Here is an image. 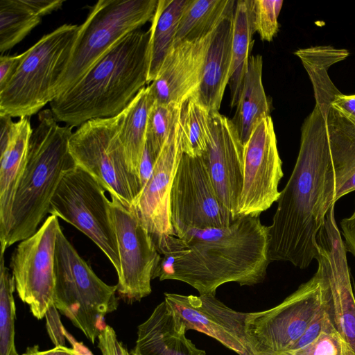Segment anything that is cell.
Returning a JSON list of instances; mask_svg holds the SVG:
<instances>
[{
	"instance_id": "cell-34",
	"label": "cell",
	"mask_w": 355,
	"mask_h": 355,
	"mask_svg": "<svg viewBox=\"0 0 355 355\" xmlns=\"http://www.w3.org/2000/svg\"><path fill=\"white\" fill-rule=\"evenodd\" d=\"M271 355H355L334 327L327 315L323 330L318 338L302 349Z\"/></svg>"
},
{
	"instance_id": "cell-20",
	"label": "cell",
	"mask_w": 355,
	"mask_h": 355,
	"mask_svg": "<svg viewBox=\"0 0 355 355\" xmlns=\"http://www.w3.org/2000/svg\"><path fill=\"white\" fill-rule=\"evenodd\" d=\"M234 13V10L227 15L212 33L201 83L196 95L193 96L210 113L219 112L230 80Z\"/></svg>"
},
{
	"instance_id": "cell-25",
	"label": "cell",
	"mask_w": 355,
	"mask_h": 355,
	"mask_svg": "<svg viewBox=\"0 0 355 355\" xmlns=\"http://www.w3.org/2000/svg\"><path fill=\"white\" fill-rule=\"evenodd\" d=\"M155 103L149 85L141 89L119 116V136L131 171L139 178V168L146 141L150 110Z\"/></svg>"
},
{
	"instance_id": "cell-38",
	"label": "cell",
	"mask_w": 355,
	"mask_h": 355,
	"mask_svg": "<svg viewBox=\"0 0 355 355\" xmlns=\"http://www.w3.org/2000/svg\"><path fill=\"white\" fill-rule=\"evenodd\" d=\"M25 53L15 55L0 57V91L10 82L21 62Z\"/></svg>"
},
{
	"instance_id": "cell-26",
	"label": "cell",
	"mask_w": 355,
	"mask_h": 355,
	"mask_svg": "<svg viewBox=\"0 0 355 355\" xmlns=\"http://www.w3.org/2000/svg\"><path fill=\"white\" fill-rule=\"evenodd\" d=\"M255 31L254 0L236 1L232 46V65L229 80L231 106L236 107L248 69L249 53Z\"/></svg>"
},
{
	"instance_id": "cell-44",
	"label": "cell",
	"mask_w": 355,
	"mask_h": 355,
	"mask_svg": "<svg viewBox=\"0 0 355 355\" xmlns=\"http://www.w3.org/2000/svg\"><path fill=\"white\" fill-rule=\"evenodd\" d=\"M21 355H73L71 348L65 346H55L51 349L40 351L38 345L30 347Z\"/></svg>"
},
{
	"instance_id": "cell-46",
	"label": "cell",
	"mask_w": 355,
	"mask_h": 355,
	"mask_svg": "<svg viewBox=\"0 0 355 355\" xmlns=\"http://www.w3.org/2000/svg\"><path fill=\"white\" fill-rule=\"evenodd\" d=\"M132 354V353H131ZM133 355V354H132Z\"/></svg>"
},
{
	"instance_id": "cell-27",
	"label": "cell",
	"mask_w": 355,
	"mask_h": 355,
	"mask_svg": "<svg viewBox=\"0 0 355 355\" xmlns=\"http://www.w3.org/2000/svg\"><path fill=\"white\" fill-rule=\"evenodd\" d=\"M294 53L301 60L312 83L315 105L327 113L334 98L340 93L331 81L328 70L332 64L348 57L349 53L331 46H317L300 49Z\"/></svg>"
},
{
	"instance_id": "cell-37",
	"label": "cell",
	"mask_w": 355,
	"mask_h": 355,
	"mask_svg": "<svg viewBox=\"0 0 355 355\" xmlns=\"http://www.w3.org/2000/svg\"><path fill=\"white\" fill-rule=\"evenodd\" d=\"M325 318L326 313L322 309L309 324L304 334L286 351L302 349L316 340L323 330Z\"/></svg>"
},
{
	"instance_id": "cell-24",
	"label": "cell",
	"mask_w": 355,
	"mask_h": 355,
	"mask_svg": "<svg viewBox=\"0 0 355 355\" xmlns=\"http://www.w3.org/2000/svg\"><path fill=\"white\" fill-rule=\"evenodd\" d=\"M263 59L250 55L242 92L231 119L244 146L259 122L270 116V103L262 83Z\"/></svg>"
},
{
	"instance_id": "cell-39",
	"label": "cell",
	"mask_w": 355,
	"mask_h": 355,
	"mask_svg": "<svg viewBox=\"0 0 355 355\" xmlns=\"http://www.w3.org/2000/svg\"><path fill=\"white\" fill-rule=\"evenodd\" d=\"M58 309L53 305L46 313L47 330L55 346H64L65 336Z\"/></svg>"
},
{
	"instance_id": "cell-13",
	"label": "cell",
	"mask_w": 355,
	"mask_h": 355,
	"mask_svg": "<svg viewBox=\"0 0 355 355\" xmlns=\"http://www.w3.org/2000/svg\"><path fill=\"white\" fill-rule=\"evenodd\" d=\"M170 207L178 237L191 230L226 227L235 220L220 200L202 156L182 155L172 184Z\"/></svg>"
},
{
	"instance_id": "cell-16",
	"label": "cell",
	"mask_w": 355,
	"mask_h": 355,
	"mask_svg": "<svg viewBox=\"0 0 355 355\" xmlns=\"http://www.w3.org/2000/svg\"><path fill=\"white\" fill-rule=\"evenodd\" d=\"M164 300L187 331L193 329L211 336L239 355H254L247 334L249 313L230 309L212 294L165 293Z\"/></svg>"
},
{
	"instance_id": "cell-15",
	"label": "cell",
	"mask_w": 355,
	"mask_h": 355,
	"mask_svg": "<svg viewBox=\"0 0 355 355\" xmlns=\"http://www.w3.org/2000/svg\"><path fill=\"white\" fill-rule=\"evenodd\" d=\"M283 175L274 124L269 116L259 122L244 145L243 181L237 217L259 216L277 202Z\"/></svg>"
},
{
	"instance_id": "cell-35",
	"label": "cell",
	"mask_w": 355,
	"mask_h": 355,
	"mask_svg": "<svg viewBox=\"0 0 355 355\" xmlns=\"http://www.w3.org/2000/svg\"><path fill=\"white\" fill-rule=\"evenodd\" d=\"M283 3L282 0H254L255 31L262 40L270 42L277 33L278 16Z\"/></svg>"
},
{
	"instance_id": "cell-14",
	"label": "cell",
	"mask_w": 355,
	"mask_h": 355,
	"mask_svg": "<svg viewBox=\"0 0 355 355\" xmlns=\"http://www.w3.org/2000/svg\"><path fill=\"white\" fill-rule=\"evenodd\" d=\"M60 228L58 217L49 216L35 233L19 243L10 257L17 294L39 320L53 305L55 250Z\"/></svg>"
},
{
	"instance_id": "cell-5",
	"label": "cell",
	"mask_w": 355,
	"mask_h": 355,
	"mask_svg": "<svg viewBox=\"0 0 355 355\" xmlns=\"http://www.w3.org/2000/svg\"><path fill=\"white\" fill-rule=\"evenodd\" d=\"M78 29L76 24H63L24 51L15 75L0 91V114L30 117L55 98Z\"/></svg>"
},
{
	"instance_id": "cell-18",
	"label": "cell",
	"mask_w": 355,
	"mask_h": 355,
	"mask_svg": "<svg viewBox=\"0 0 355 355\" xmlns=\"http://www.w3.org/2000/svg\"><path fill=\"white\" fill-rule=\"evenodd\" d=\"M183 154L178 118L157 158L148 182L133 205L153 241L165 235L175 236L171 221V192Z\"/></svg>"
},
{
	"instance_id": "cell-2",
	"label": "cell",
	"mask_w": 355,
	"mask_h": 355,
	"mask_svg": "<svg viewBox=\"0 0 355 355\" xmlns=\"http://www.w3.org/2000/svg\"><path fill=\"white\" fill-rule=\"evenodd\" d=\"M326 114L315 105L301 128L300 146L291 175L280 191L268 230V256L305 269L318 254L317 235L327 210L332 178Z\"/></svg>"
},
{
	"instance_id": "cell-33",
	"label": "cell",
	"mask_w": 355,
	"mask_h": 355,
	"mask_svg": "<svg viewBox=\"0 0 355 355\" xmlns=\"http://www.w3.org/2000/svg\"><path fill=\"white\" fill-rule=\"evenodd\" d=\"M181 105L155 101L150 110L146 144L157 157L179 118Z\"/></svg>"
},
{
	"instance_id": "cell-8",
	"label": "cell",
	"mask_w": 355,
	"mask_h": 355,
	"mask_svg": "<svg viewBox=\"0 0 355 355\" xmlns=\"http://www.w3.org/2000/svg\"><path fill=\"white\" fill-rule=\"evenodd\" d=\"M69 148L77 166L95 178L110 196L133 206L141 188L127 161L118 115L84 123L72 133Z\"/></svg>"
},
{
	"instance_id": "cell-19",
	"label": "cell",
	"mask_w": 355,
	"mask_h": 355,
	"mask_svg": "<svg viewBox=\"0 0 355 355\" xmlns=\"http://www.w3.org/2000/svg\"><path fill=\"white\" fill-rule=\"evenodd\" d=\"M211 35L171 47L157 76L149 85L155 102L182 105L196 95Z\"/></svg>"
},
{
	"instance_id": "cell-3",
	"label": "cell",
	"mask_w": 355,
	"mask_h": 355,
	"mask_svg": "<svg viewBox=\"0 0 355 355\" xmlns=\"http://www.w3.org/2000/svg\"><path fill=\"white\" fill-rule=\"evenodd\" d=\"M151 31L119 41L70 89L50 102L57 121L71 127L119 114L148 84Z\"/></svg>"
},
{
	"instance_id": "cell-9",
	"label": "cell",
	"mask_w": 355,
	"mask_h": 355,
	"mask_svg": "<svg viewBox=\"0 0 355 355\" xmlns=\"http://www.w3.org/2000/svg\"><path fill=\"white\" fill-rule=\"evenodd\" d=\"M105 189L92 175L76 166L65 172L51 200L49 213L70 223L89 237L116 271L120 260L111 201Z\"/></svg>"
},
{
	"instance_id": "cell-7",
	"label": "cell",
	"mask_w": 355,
	"mask_h": 355,
	"mask_svg": "<svg viewBox=\"0 0 355 355\" xmlns=\"http://www.w3.org/2000/svg\"><path fill=\"white\" fill-rule=\"evenodd\" d=\"M158 0H100L79 26L55 98L73 86L114 45L152 20Z\"/></svg>"
},
{
	"instance_id": "cell-31",
	"label": "cell",
	"mask_w": 355,
	"mask_h": 355,
	"mask_svg": "<svg viewBox=\"0 0 355 355\" xmlns=\"http://www.w3.org/2000/svg\"><path fill=\"white\" fill-rule=\"evenodd\" d=\"M210 112L194 97L184 101L180 108V125L184 154L200 157L207 150Z\"/></svg>"
},
{
	"instance_id": "cell-22",
	"label": "cell",
	"mask_w": 355,
	"mask_h": 355,
	"mask_svg": "<svg viewBox=\"0 0 355 355\" xmlns=\"http://www.w3.org/2000/svg\"><path fill=\"white\" fill-rule=\"evenodd\" d=\"M326 122L333 171L325 199L329 210L340 198L355 191V126L331 107Z\"/></svg>"
},
{
	"instance_id": "cell-29",
	"label": "cell",
	"mask_w": 355,
	"mask_h": 355,
	"mask_svg": "<svg viewBox=\"0 0 355 355\" xmlns=\"http://www.w3.org/2000/svg\"><path fill=\"white\" fill-rule=\"evenodd\" d=\"M189 0H158L151 20L150 60L148 83L157 76L173 46L178 26Z\"/></svg>"
},
{
	"instance_id": "cell-12",
	"label": "cell",
	"mask_w": 355,
	"mask_h": 355,
	"mask_svg": "<svg viewBox=\"0 0 355 355\" xmlns=\"http://www.w3.org/2000/svg\"><path fill=\"white\" fill-rule=\"evenodd\" d=\"M110 196L120 260L116 291L132 303L151 293L150 282L157 278L162 257L134 206Z\"/></svg>"
},
{
	"instance_id": "cell-45",
	"label": "cell",
	"mask_w": 355,
	"mask_h": 355,
	"mask_svg": "<svg viewBox=\"0 0 355 355\" xmlns=\"http://www.w3.org/2000/svg\"><path fill=\"white\" fill-rule=\"evenodd\" d=\"M64 334L65 338L71 344V349L73 355H94L85 345L80 342L76 341L75 338L70 334H69L65 329L64 330Z\"/></svg>"
},
{
	"instance_id": "cell-40",
	"label": "cell",
	"mask_w": 355,
	"mask_h": 355,
	"mask_svg": "<svg viewBox=\"0 0 355 355\" xmlns=\"http://www.w3.org/2000/svg\"><path fill=\"white\" fill-rule=\"evenodd\" d=\"M331 107L355 126V94L340 93L336 95Z\"/></svg>"
},
{
	"instance_id": "cell-6",
	"label": "cell",
	"mask_w": 355,
	"mask_h": 355,
	"mask_svg": "<svg viewBox=\"0 0 355 355\" xmlns=\"http://www.w3.org/2000/svg\"><path fill=\"white\" fill-rule=\"evenodd\" d=\"M53 305L94 343L118 306L117 287L102 281L58 230L55 250Z\"/></svg>"
},
{
	"instance_id": "cell-23",
	"label": "cell",
	"mask_w": 355,
	"mask_h": 355,
	"mask_svg": "<svg viewBox=\"0 0 355 355\" xmlns=\"http://www.w3.org/2000/svg\"><path fill=\"white\" fill-rule=\"evenodd\" d=\"M33 128L29 117L17 121V128L6 145L0 148V241L9 232L16 189L23 173Z\"/></svg>"
},
{
	"instance_id": "cell-1",
	"label": "cell",
	"mask_w": 355,
	"mask_h": 355,
	"mask_svg": "<svg viewBox=\"0 0 355 355\" xmlns=\"http://www.w3.org/2000/svg\"><path fill=\"white\" fill-rule=\"evenodd\" d=\"M161 259L157 277L184 282L200 295H215L220 286L262 282L270 263L268 230L259 216H239L223 227L191 230L181 237L154 240Z\"/></svg>"
},
{
	"instance_id": "cell-42",
	"label": "cell",
	"mask_w": 355,
	"mask_h": 355,
	"mask_svg": "<svg viewBox=\"0 0 355 355\" xmlns=\"http://www.w3.org/2000/svg\"><path fill=\"white\" fill-rule=\"evenodd\" d=\"M340 225L346 251L355 257V209L351 216L340 220Z\"/></svg>"
},
{
	"instance_id": "cell-11",
	"label": "cell",
	"mask_w": 355,
	"mask_h": 355,
	"mask_svg": "<svg viewBox=\"0 0 355 355\" xmlns=\"http://www.w3.org/2000/svg\"><path fill=\"white\" fill-rule=\"evenodd\" d=\"M334 207L328 210L316 238L322 304L328 319L355 354V295Z\"/></svg>"
},
{
	"instance_id": "cell-10",
	"label": "cell",
	"mask_w": 355,
	"mask_h": 355,
	"mask_svg": "<svg viewBox=\"0 0 355 355\" xmlns=\"http://www.w3.org/2000/svg\"><path fill=\"white\" fill-rule=\"evenodd\" d=\"M322 309L319 271L268 310L249 313L247 334L254 355H271L290 348Z\"/></svg>"
},
{
	"instance_id": "cell-30",
	"label": "cell",
	"mask_w": 355,
	"mask_h": 355,
	"mask_svg": "<svg viewBox=\"0 0 355 355\" xmlns=\"http://www.w3.org/2000/svg\"><path fill=\"white\" fill-rule=\"evenodd\" d=\"M41 21L42 17L23 0H1V55L20 42Z\"/></svg>"
},
{
	"instance_id": "cell-21",
	"label": "cell",
	"mask_w": 355,
	"mask_h": 355,
	"mask_svg": "<svg viewBox=\"0 0 355 355\" xmlns=\"http://www.w3.org/2000/svg\"><path fill=\"white\" fill-rule=\"evenodd\" d=\"M186 329L165 300L139 325L133 355H207L186 337Z\"/></svg>"
},
{
	"instance_id": "cell-43",
	"label": "cell",
	"mask_w": 355,
	"mask_h": 355,
	"mask_svg": "<svg viewBox=\"0 0 355 355\" xmlns=\"http://www.w3.org/2000/svg\"><path fill=\"white\" fill-rule=\"evenodd\" d=\"M35 13L42 17L62 6V0H23Z\"/></svg>"
},
{
	"instance_id": "cell-41",
	"label": "cell",
	"mask_w": 355,
	"mask_h": 355,
	"mask_svg": "<svg viewBox=\"0 0 355 355\" xmlns=\"http://www.w3.org/2000/svg\"><path fill=\"white\" fill-rule=\"evenodd\" d=\"M157 157L146 144L139 168V180L141 191L148 182L157 160ZM140 195V194H139Z\"/></svg>"
},
{
	"instance_id": "cell-4",
	"label": "cell",
	"mask_w": 355,
	"mask_h": 355,
	"mask_svg": "<svg viewBox=\"0 0 355 355\" xmlns=\"http://www.w3.org/2000/svg\"><path fill=\"white\" fill-rule=\"evenodd\" d=\"M72 128L60 126L49 109L39 112L14 196L9 232L1 244V253L35 233L49 211L64 173L76 166L69 148Z\"/></svg>"
},
{
	"instance_id": "cell-28",
	"label": "cell",
	"mask_w": 355,
	"mask_h": 355,
	"mask_svg": "<svg viewBox=\"0 0 355 355\" xmlns=\"http://www.w3.org/2000/svg\"><path fill=\"white\" fill-rule=\"evenodd\" d=\"M233 0H189L180 18L173 46L200 40L211 35L234 10Z\"/></svg>"
},
{
	"instance_id": "cell-36",
	"label": "cell",
	"mask_w": 355,
	"mask_h": 355,
	"mask_svg": "<svg viewBox=\"0 0 355 355\" xmlns=\"http://www.w3.org/2000/svg\"><path fill=\"white\" fill-rule=\"evenodd\" d=\"M98 341V347L102 355H132L118 340L114 330L109 325L101 331Z\"/></svg>"
},
{
	"instance_id": "cell-32",
	"label": "cell",
	"mask_w": 355,
	"mask_h": 355,
	"mask_svg": "<svg viewBox=\"0 0 355 355\" xmlns=\"http://www.w3.org/2000/svg\"><path fill=\"white\" fill-rule=\"evenodd\" d=\"M15 281L5 266L4 253L0 261V355H19L15 345L16 306Z\"/></svg>"
},
{
	"instance_id": "cell-17",
	"label": "cell",
	"mask_w": 355,
	"mask_h": 355,
	"mask_svg": "<svg viewBox=\"0 0 355 355\" xmlns=\"http://www.w3.org/2000/svg\"><path fill=\"white\" fill-rule=\"evenodd\" d=\"M243 151L232 120L210 113L207 146L202 157L220 200L235 219L243 187Z\"/></svg>"
}]
</instances>
